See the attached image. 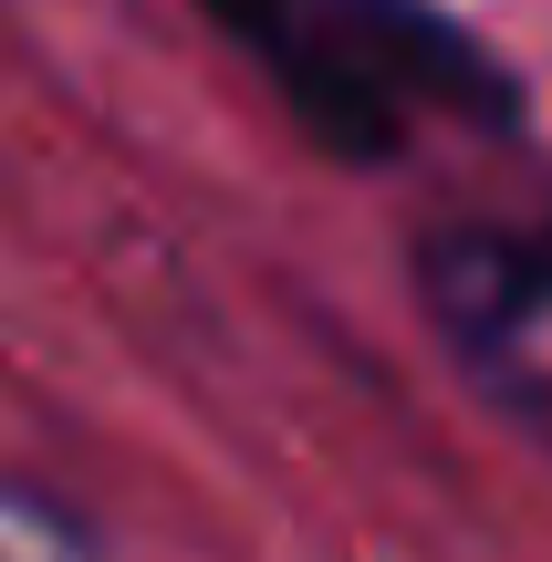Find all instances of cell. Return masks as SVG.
<instances>
[{
    "label": "cell",
    "mask_w": 552,
    "mask_h": 562,
    "mask_svg": "<svg viewBox=\"0 0 552 562\" xmlns=\"http://www.w3.org/2000/svg\"><path fill=\"white\" fill-rule=\"evenodd\" d=\"M334 157H396L438 115H500V74L417 0H209Z\"/></svg>",
    "instance_id": "cell-1"
},
{
    "label": "cell",
    "mask_w": 552,
    "mask_h": 562,
    "mask_svg": "<svg viewBox=\"0 0 552 562\" xmlns=\"http://www.w3.org/2000/svg\"><path fill=\"white\" fill-rule=\"evenodd\" d=\"M417 302H428L449 364L511 427L552 438V229H428L417 240Z\"/></svg>",
    "instance_id": "cell-2"
}]
</instances>
